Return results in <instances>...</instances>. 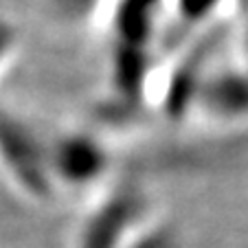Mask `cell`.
<instances>
[{
  "mask_svg": "<svg viewBox=\"0 0 248 248\" xmlns=\"http://www.w3.org/2000/svg\"><path fill=\"white\" fill-rule=\"evenodd\" d=\"M231 0H169V9L189 24H206L222 16Z\"/></svg>",
  "mask_w": 248,
  "mask_h": 248,
  "instance_id": "1",
  "label": "cell"
}]
</instances>
